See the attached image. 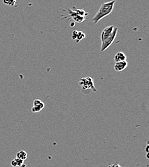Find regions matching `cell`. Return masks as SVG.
Segmentation results:
<instances>
[{"label": "cell", "mask_w": 149, "mask_h": 167, "mask_svg": "<svg viewBox=\"0 0 149 167\" xmlns=\"http://www.w3.org/2000/svg\"><path fill=\"white\" fill-rule=\"evenodd\" d=\"M115 2L116 0H112V1L102 4L97 13L93 17V22L94 24H97L100 21L111 14L114 9Z\"/></svg>", "instance_id": "1"}, {"label": "cell", "mask_w": 149, "mask_h": 167, "mask_svg": "<svg viewBox=\"0 0 149 167\" xmlns=\"http://www.w3.org/2000/svg\"><path fill=\"white\" fill-rule=\"evenodd\" d=\"M67 10L69 11V15L65 18H63V19L68 18V20H69L70 19H73L75 22L80 23L84 22L86 20V16L89 14L88 12H86L83 9L78 8L73 10L71 9L67 8Z\"/></svg>", "instance_id": "2"}, {"label": "cell", "mask_w": 149, "mask_h": 167, "mask_svg": "<svg viewBox=\"0 0 149 167\" xmlns=\"http://www.w3.org/2000/svg\"><path fill=\"white\" fill-rule=\"evenodd\" d=\"M79 85L84 90L91 89L94 92H97V88L94 84V80L91 77L81 78L79 82Z\"/></svg>", "instance_id": "3"}, {"label": "cell", "mask_w": 149, "mask_h": 167, "mask_svg": "<svg viewBox=\"0 0 149 167\" xmlns=\"http://www.w3.org/2000/svg\"><path fill=\"white\" fill-rule=\"evenodd\" d=\"M118 28H116V27L114 28L113 32L111 34V36L109 37H108V38H106L104 41H103L102 42L101 48H100V51L102 52L105 51L108 48H109V46L113 44V43L115 40V38L117 36V34H118Z\"/></svg>", "instance_id": "4"}, {"label": "cell", "mask_w": 149, "mask_h": 167, "mask_svg": "<svg viewBox=\"0 0 149 167\" xmlns=\"http://www.w3.org/2000/svg\"><path fill=\"white\" fill-rule=\"evenodd\" d=\"M45 106V105L44 102H42L39 99H36L33 102V106L31 107V110L34 113L39 112L44 109Z\"/></svg>", "instance_id": "5"}, {"label": "cell", "mask_w": 149, "mask_h": 167, "mask_svg": "<svg viewBox=\"0 0 149 167\" xmlns=\"http://www.w3.org/2000/svg\"><path fill=\"white\" fill-rule=\"evenodd\" d=\"M114 26L113 25H110L107 27H105L101 33L100 36V39H101V42L104 41L106 38H108L111 36V34L113 33L114 30Z\"/></svg>", "instance_id": "6"}, {"label": "cell", "mask_w": 149, "mask_h": 167, "mask_svg": "<svg viewBox=\"0 0 149 167\" xmlns=\"http://www.w3.org/2000/svg\"><path fill=\"white\" fill-rule=\"evenodd\" d=\"M86 37V34H85L82 31L74 30L72 33L71 38L73 40L75 41L77 43H79L80 41L84 39Z\"/></svg>", "instance_id": "7"}, {"label": "cell", "mask_w": 149, "mask_h": 167, "mask_svg": "<svg viewBox=\"0 0 149 167\" xmlns=\"http://www.w3.org/2000/svg\"><path fill=\"white\" fill-rule=\"evenodd\" d=\"M127 66H128V62H127V60H124L115 62L114 68L116 71L120 72L125 69L127 68Z\"/></svg>", "instance_id": "8"}, {"label": "cell", "mask_w": 149, "mask_h": 167, "mask_svg": "<svg viewBox=\"0 0 149 167\" xmlns=\"http://www.w3.org/2000/svg\"><path fill=\"white\" fill-rule=\"evenodd\" d=\"M127 60V56L122 51H118L117 52L116 55H114V61L115 62H120V61H124Z\"/></svg>", "instance_id": "9"}, {"label": "cell", "mask_w": 149, "mask_h": 167, "mask_svg": "<svg viewBox=\"0 0 149 167\" xmlns=\"http://www.w3.org/2000/svg\"><path fill=\"white\" fill-rule=\"evenodd\" d=\"M11 166L13 167H25L24 161L18 158H15L11 161Z\"/></svg>", "instance_id": "10"}, {"label": "cell", "mask_w": 149, "mask_h": 167, "mask_svg": "<svg viewBox=\"0 0 149 167\" xmlns=\"http://www.w3.org/2000/svg\"><path fill=\"white\" fill-rule=\"evenodd\" d=\"M16 158L20 159L21 160H26L27 159V153L25 150H21L19 151L16 154Z\"/></svg>", "instance_id": "11"}, {"label": "cell", "mask_w": 149, "mask_h": 167, "mask_svg": "<svg viewBox=\"0 0 149 167\" xmlns=\"http://www.w3.org/2000/svg\"><path fill=\"white\" fill-rule=\"evenodd\" d=\"M3 3L7 5L14 7L16 5V0H3Z\"/></svg>", "instance_id": "12"}, {"label": "cell", "mask_w": 149, "mask_h": 167, "mask_svg": "<svg viewBox=\"0 0 149 167\" xmlns=\"http://www.w3.org/2000/svg\"><path fill=\"white\" fill-rule=\"evenodd\" d=\"M108 167H122L119 164L117 163H114V164H111L108 166Z\"/></svg>", "instance_id": "13"}, {"label": "cell", "mask_w": 149, "mask_h": 167, "mask_svg": "<svg viewBox=\"0 0 149 167\" xmlns=\"http://www.w3.org/2000/svg\"><path fill=\"white\" fill-rule=\"evenodd\" d=\"M148 147H149V146H148V145H147V147H146V152H147V154L148 153Z\"/></svg>", "instance_id": "14"}]
</instances>
